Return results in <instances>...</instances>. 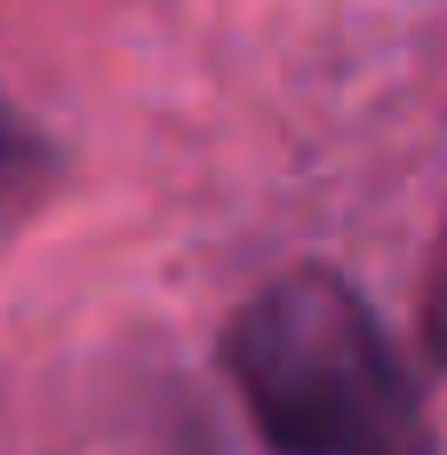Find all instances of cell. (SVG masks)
I'll return each instance as SVG.
<instances>
[{"mask_svg":"<svg viewBox=\"0 0 447 455\" xmlns=\"http://www.w3.org/2000/svg\"><path fill=\"white\" fill-rule=\"evenodd\" d=\"M424 352L447 368V232H440V256H432V280H424Z\"/></svg>","mask_w":447,"mask_h":455,"instance_id":"3957f363","label":"cell"},{"mask_svg":"<svg viewBox=\"0 0 447 455\" xmlns=\"http://www.w3.org/2000/svg\"><path fill=\"white\" fill-rule=\"evenodd\" d=\"M64 176V152L48 144L40 120H24L8 96H0V232H16Z\"/></svg>","mask_w":447,"mask_h":455,"instance_id":"7a4b0ae2","label":"cell"},{"mask_svg":"<svg viewBox=\"0 0 447 455\" xmlns=\"http://www.w3.org/2000/svg\"><path fill=\"white\" fill-rule=\"evenodd\" d=\"M216 352L272 455H440L408 360L328 264H288L240 296Z\"/></svg>","mask_w":447,"mask_h":455,"instance_id":"6da1fadb","label":"cell"}]
</instances>
